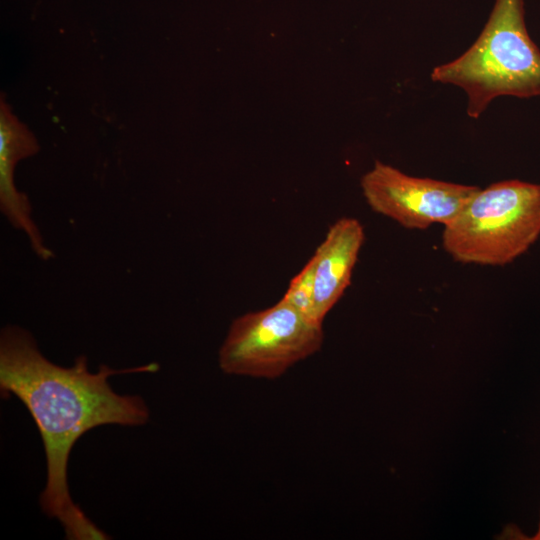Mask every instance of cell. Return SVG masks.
Listing matches in <instances>:
<instances>
[{
	"instance_id": "cell-1",
	"label": "cell",
	"mask_w": 540,
	"mask_h": 540,
	"mask_svg": "<svg viewBox=\"0 0 540 540\" xmlns=\"http://www.w3.org/2000/svg\"><path fill=\"white\" fill-rule=\"evenodd\" d=\"M157 370L156 363L120 370L101 365L91 373L84 355L77 357L73 366L62 367L41 354L26 330L16 326L2 330L1 392L14 394L39 430L47 464L40 506L46 515L62 524L67 539H109L71 498L67 466L74 444L97 426H139L149 420L144 400L137 395L117 394L108 379L116 374Z\"/></svg>"
},
{
	"instance_id": "cell-2",
	"label": "cell",
	"mask_w": 540,
	"mask_h": 540,
	"mask_svg": "<svg viewBox=\"0 0 540 540\" xmlns=\"http://www.w3.org/2000/svg\"><path fill=\"white\" fill-rule=\"evenodd\" d=\"M431 79L463 89L473 119L497 97L540 96V50L525 25L524 1L495 0L476 41L456 59L435 67Z\"/></svg>"
},
{
	"instance_id": "cell-3",
	"label": "cell",
	"mask_w": 540,
	"mask_h": 540,
	"mask_svg": "<svg viewBox=\"0 0 540 540\" xmlns=\"http://www.w3.org/2000/svg\"><path fill=\"white\" fill-rule=\"evenodd\" d=\"M540 236V184L505 180L479 189L444 226L442 245L457 262L502 266Z\"/></svg>"
},
{
	"instance_id": "cell-4",
	"label": "cell",
	"mask_w": 540,
	"mask_h": 540,
	"mask_svg": "<svg viewBox=\"0 0 540 540\" xmlns=\"http://www.w3.org/2000/svg\"><path fill=\"white\" fill-rule=\"evenodd\" d=\"M323 341L322 324L280 299L231 323L219 350V365L231 375L276 378L319 351Z\"/></svg>"
},
{
	"instance_id": "cell-5",
	"label": "cell",
	"mask_w": 540,
	"mask_h": 540,
	"mask_svg": "<svg viewBox=\"0 0 540 540\" xmlns=\"http://www.w3.org/2000/svg\"><path fill=\"white\" fill-rule=\"evenodd\" d=\"M361 188L373 211L418 230L436 223L448 225L480 189L413 177L380 161L363 175Z\"/></svg>"
},
{
	"instance_id": "cell-6",
	"label": "cell",
	"mask_w": 540,
	"mask_h": 540,
	"mask_svg": "<svg viewBox=\"0 0 540 540\" xmlns=\"http://www.w3.org/2000/svg\"><path fill=\"white\" fill-rule=\"evenodd\" d=\"M39 149L34 135L11 113L9 106L0 102V205L9 222L23 231L29 239L33 251L43 260L53 257L52 251L44 244L43 238L31 218L28 197L17 191L14 180L16 163L34 155Z\"/></svg>"
},
{
	"instance_id": "cell-7",
	"label": "cell",
	"mask_w": 540,
	"mask_h": 540,
	"mask_svg": "<svg viewBox=\"0 0 540 540\" xmlns=\"http://www.w3.org/2000/svg\"><path fill=\"white\" fill-rule=\"evenodd\" d=\"M364 239L362 224L355 218L343 217L331 225L312 255L315 314L319 323L322 324L350 285Z\"/></svg>"
},
{
	"instance_id": "cell-8",
	"label": "cell",
	"mask_w": 540,
	"mask_h": 540,
	"mask_svg": "<svg viewBox=\"0 0 540 540\" xmlns=\"http://www.w3.org/2000/svg\"><path fill=\"white\" fill-rule=\"evenodd\" d=\"M308 320L321 324L315 314L314 261L311 257L291 279L281 298Z\"/></svg>"
},
{
	"instance_id": "cell-9",
	"label": "cell",
	"mask_w": 540,
	"mask_h": 540,
	"mask_svg": "<svg viewBox=\"0 0 540 540\" xmlns=\"http://www.w3.org/2000/svg\"><path fill=\"white\" fill-rule=\"evenodd\" d=\"M531 539L540 540V522H539V526H538V531L536 532V534Z\"/></svg>"
}]
</instances>
